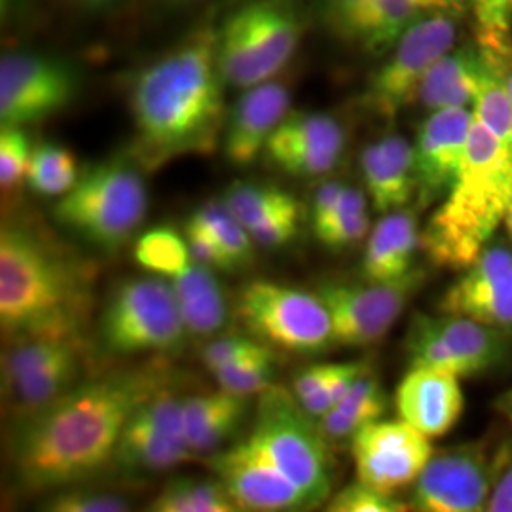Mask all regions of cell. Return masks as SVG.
Returning <instances> with one entry per match:
<instances>
[{
  "mask_svg": "<svg viewBox=\"0 0 512 512\" xmlns=\"http://www.w3.org/2000/svg\"><path fill=\"white\" fill-rule=\"evenodd\" d=\"M173 2H198V0H173Z\"/></svg>",
  "mask_w": 512,
  "mask_h": 512,
  "instance_id": "55",
  "label": "cell"
},
{
  "mask_svg": "<svg viewBox=\"0 0 512 512\" xmlns=\"http://www.w3.org/2000/svg\"><path fill=\"white\" fill-rule=\"evenodd\" d=\"M23 0H0V12L4 21H12L16 18V12L21 10Z\"/></svg>",
  "mask_w": 512,
  "mask_h": 512,
  "instance_id": "51",
  "label": "cell"
},
{
  "mask_svg": "<svg viewBox=\"0 0 512 512\" xmlns=\"http://www.w3.org/2000/svg\"><path fill=\"white\" fill-rule=\"evenodd\" d=\"M264 346V342L256 340L255 336L245 334H228L209 342L202 351V363L209 372H217L224 366L236 363L241 357L253 353ZM268 346V344H266Z\"/></svg>",
  "mask_w": 512,
  "mask_h": 512,
  "instance_id": "46",
  "label": "cell"
},
{
  "mask_svg": "<svg viewBox=\"0 0 512 512\" xmlns=\"http://www.w3.org/2000/svg\"><path fill=\"white\" fill-rule=\"evenodd\" d=\"M192 219L198 220L203 228L215 236L222 249L234 260L238 270L253 260L255 241L249 230L224 207V203H205L192 215Z\"/></svg>",
  "mask_w": 512,
  "mask_h": 512,
  "instance_id": "37",
  "label": "cell"
},
{
  "mask_svg": "<svg viewBox=\"0 0 512 512\" xmlns=\"http://www.w3.org/2000/svg\"><path fill=\"white\" fill-rule=\"evenodd\" d=\"M78 74L67 61L33 52L0 59V126L27 128L63 112L78 95Z\"/></svg>",
  "mask_w": 512,
  "mask_h": 512,
  "instance_id": "14",
  "label": "cell"
},
{
  "mask_svg": "<svg viewBox=\"0 0 512 512\" xmlns=\"http://www.w3.org/2000/svg\"><path fill=\"white\" fill-rule=\"evenodd\" d=\"M239 511L279 512L310 509L300 488L253 440H241L209 459Z\"/></svg>",
  "mask_w": 512,
  "mask_h": 512,
  "instance_id": "18",
  "label": "cell"
},
{
  "mask_svg": "<svg viewBox=\"0 0 512 512\" xmlns=\"http://www.w3.org/2000/svg\"><path fill=\"white\" fill-rule=\"evenodd\" d=\"M370 0H315L317 14L334 37L361 38L363 19Z\"/></svg>",
  "mask_w": 512,
  "mask_h": 512,
  "instance_id": "43",
  "label": "cell"
},
{
  "mask_svg": "<svg viewBox=\"0 0 512 512\" xmlns=\"http://www.w3.org/2000/svg\"><path fill=\"white\" fill-rule=\"evenodd\" d=\"M101 344L110 355L173 353L188 336L173 285L160 275L122 281L99 319Z\"/></svg>",
  "mask_w": 512,
  "mask_h": 512,
  "instance_id": "8",
  "label": "cell"
},
{
  "mask_svg": "<svg viewBox=\"0 0 512 512\" xmlns=\"http://www.w3.org/2000/svg\"><path fill=\"white\" fill-rule=\"evenodd\" d=\"M488 512H512V439L503 442L492 459V490Z\"/></svg>",
  "mask_w": 512,
  "mask_h": 512,
  "instance_id": "47",
  "label": "cell"
},
{
  "mask_svg": "<svg viewBox=\"0 0 512 512\" xmlns=\"http://www.w3.org/2000/svg\"><path fill=\"white\" fill-rule=\"evenodd\" d=\"M82 2H86V4H105V2H110V0H82Z\"/></svg>",
  "mask_w": 512,
  "mask_h": 512,
  "instance_id": "54",
  "label": "cell"
},
{
  "mask_svg": "<svg viewBox=\"0 0 512 512\" xmlns=\"http://www.w3.org/2000/svg\"><path fill=\"white\" fill-rule=\"evenodd\" d=\"M92 272L54 241L18 222L0 232V325L8 338L82 334Z\"/></svg>",
  "mask_w": 512,
  "mask_h": 512,
  "instance_id": "3",
  "label": "cell"
},
{
  "mask_svg": "<svg viewBox=\"0 0 512 512\" xmlns=\"http://www.w3.org/2000/svg\"><path fill=\"white\" fill-rule=\"evenodd\" d=\"M239 321L256 340L298 355L332 348L329 310L317 293L272 281H251L238 294Z\"/></svg>",
  "mask_w": 512,
  "mask_h": 512,
  "instance_id": "10",
  "label": "cell"
},
{
  "mask_svg": "<svg viewBox=\"0 0 512 512\" xmlns=\"http://www.w3.org/2000/svg\"><path fill=\"white\" fill-rule=\"evenodd\" d=\"M437 2L440 0H370L359 40H363L368 52H387L408 25Z\"/></svg>",
  "mask_w": 512,
  "mask_h": 512,
  "instance_id": "32",
  "label": "cell"
},
{
  "mask_svg": "<svg viewBox=\"0 0 512 512\" xmlns=\"http://www.w3.org/2000/svg\"><path fill=\"white\" fill-rule=\"evenodd\" d=\"M300 228V209L298 203L289 205L285 209H279L272 213L268 219L260 220L253 228H249V234L260 247H283L291 243Z\"/></svg>",
  "mask_w": 512,
  "mask_h": 512,
  "instance_id": "45",
  "label": "cell"
},
{
  "mask_svg": "<svg viewBox=\"0 0 512 512\" xmlns=\"http://www.w3.org/2000/svg\"><path fill=\"white\" fill-rule=\"evenodd\" d=\"M171 285L188 336L211 338L226 327L230 306L215 270L192 260Z\"/></svg>",
  "mask_w": 512,
  "mask_h": 512,
  "instance_id": "28",
  "label": "cell"
},
{
  "mask_svg": "<svg viewBox=\"0 0 512 512\" xmlns=\"http://www.w3.org/2000/svg\"><path fill=\"white\" fill-rule=\"evenodd\" d=\"M365 372L368 365L363 361L311 365L294 376L293 393L302 408L319 420L348 395Z\"/></svg>",
  "mask_w": 512,
  "mask_h": 512,
  "instance_id": "29",
  "label": "cell"
},
{
  "mask_svg": "<svg viewBox=\"0 0 512 512\" xmlns=\"http://www.w3.org/2000/svg\"><path fill=\"white\" fill-rule=\"evenodd\" d=\"M473 126V109L450 107L431 110L421 124L414 152L423 205L446 196L456 183L465 160L469 133Z\"/></svg>",
  "mask_w": 512,
  "mask_h": 512,
  "instance_id": "21",
  "label": "cell"
},
{
  "mask_svg": "<svg viewBox=\"0 0 512 512\" xmlns=\"http://www.w3.org/2000/svg\"><path fill=\"white\" fill-rule=\"evenodd\" d=\"M184 232H186L184 238H186L190 256H192L194 262L207 266L215 272H234V270H238V266L234 264L230 255L222 249L219 241L207 228H203L198 220L190 217L186 222Z\"/></svg>",
  "mask_w": 512,
  "mask_h": 512,
  "instance_id": "44",
  "label": "cell"
},
{
  "mask_svg": "<svg viewBox=\"0 0 512 512\" xmlns=\"http://www.w3.org/2000/svg\"><path fill=\"white\" fill-rule=\"evenodd\" d=\"M192 456L184 439V399L164 385L129 418L112 465L128 476L156 475Z\"/></svg>",
  "mask_w": 512,
  "mask_h": 512,
  "instance_id": "15",
  "label": "cell"
},
{
  "mask_svg": "<svg viewBox=\"0 0 512 512\" xmlns=\"http://www.w3.org/2000/svg\"><path fill=\"white\" fill-rule=\"evenodd\" d=\"M440 2H442V0H440Z\"/></svg>",
  "mask_w": 512,
  "mask_h": 512,
  "instance_id": "56",
  "label": "cell"
},
{
  "mask_svg": "<svg viewBox=\"0 0 512 512\" xmlns=\"http://www.w3.org/2000/svg\"><path fill=\"white\" fill-rule=\"evenodd\" d=\"M291 112V92L279 80L241 90L226 116L222 152L236 167L255 164L268 147L275 129Z\"/></svg>",
  "mask_w": 512,
  "mask_h": 512,
  "instance_id": "22",
  "label": "cell"
},
{
  "mask_svg": "<svg viewBox=\"0 0 512 512\" xmlns=\"http://www.w3.org/2000/svg\"><path fill=\"white\" fill-rule=\"evenodd\" d=\"M492 490V459L482 446H459L433 454L412 488V509L480 512Z\"/></svg>",
  "mask_w": 512,
  "mask_h": 512,
  "instance_id": "17",
  "label": "cell"
},
{
  "mask_svg": "<svg viewBox=\"0 0 512 512\" xmlns=\"http://www.w3.org/2000/svg\"><path fill=\"white\" fill-rule=\"evenodd\" d=\"M249 397L220 389L184 399V439L194 454L215 452L238 431Z\"/></svg>",
  "mask_w": 512,
  "mask_h": 512,
  "instance_id": "27",
  "label": "cell"
},
{
  "mask_svg": "<svg viewBox=\"0 0 512 512\" xmlns=\"http://www.w3.org/2000/svg\"><path fill=\"white\" fill-rule=\"evenodd\" d=\"M368 234H370V215L365 211V213H357V215L336 220L327 228L319 230L315 236L327 249L338 251V249H346L349 245H355Z\"/></svg>",
  "mask_w": 512,
  "mask_h": 512,
  "instance_id": "48",
  "label": "cell"
},
{
  "mask_svg": "<svg viewBox=\"0 0 512 512\" xmlns=\"http://www.w3.org/2000/svg\"><path fill=\"white\" fill-rule=\"evenodd\" d=\"M385 410L387 395L384 387L376 376L365 372L349 389L348 395L319 418V427L327 440L351 439L368 423L382 420Z\"/></svg>",
  "mask_w": 512,
  "mask_h": 512,
  "instance_id": "30",
  "label": "cell"
},
{
  "mask_svg": "<svg viewBox=\"0 0 512 512\" xmlns=\"http://www.w3.org/2000/svg\"><path fill=\"white\" fill-rule=\"evenodd\" d=\"M494 63L480 46H461L442 55L421 82L418 99L427 110L473 107L476 93Z\"/></svg>",
  "mask_w": 512,
  "mask_h": 512,
  "instance_id": "26",
  "label": "cell"
},
{
  "mask_svg": "<svg viewBox=\"0 0 512 512\" xmlns=\"http://www.w3.org/2000/svg\"><path fill=\"white\" fill-rule=\"evenodd\" d=\"M511 338V332L439 311V315H416L412 319L406 334V353L410 366H429L458 378H473L511 359Z\"/></svg>",
  "mask_w": 512,
  "mask_h": 512,
  "instance_id": "11",
  "label": "cell"
},
{
  "mask_svg": "<svg viewBox=\"0 0 512 512\" xmlns=\"http://www.w3.org/2000/svg\"><path fill=\"white\" fill-rule=\"evenodd\" d=\"M346 186L348 184L340 183V181H327V183H323L317 188V192L313 196V203H311L313 230L321 228L330 219V215L334 213Z\"/></svg>",
  "mask_w": 512,
  "mask_h": 512,
  "instance_id": "49",
  "label": "cell"
},
{
  "mask_svg": "<svg viewBox=\"0 0 512 512\" xmlns=\"http://www.w3.org/2000/svg\"><path fill=\"white\" fill-rule=\"evenodd\" d=\"M495 408H497V412H499L505 420L511 423L512 427V387L497 397Z\"/></svg>",
  "mask_w": 512,
  "mask_h": 512,
  "instance_id": "50",
  "label": "cell"
},
{
  "mask_svg": "<svg viewBox=\"0 0 512 512\" xmlns=\"http://www.w3.org/2000/svg\"><path fill=\"white\" fill-rule=\"evenodd\" d=\"M164 366L112 372L74 385L37 414L19 420L12 467L25 492H57L82 484L114 461L124 427L164 387Z\"/></svg>",
  "mask_w": 512,
  "mask_h": 512,
  "instance_id": "1",
  "label": "cell"
},
{
  "mask_svg": "<svg viewBox=\"0 0 512 512\" xmlns=\"http://www.w3.org/2000/svg\"><path fill=\"white\" fill-rule=\"evenodd\" d=\"M220 389L236 393L241 397H253L272 385L274 378V355L270 346L260 348L241 357L236 363L213 372Z\"/></svg>",
  "mask_w": 512,
  "mask_h": 512,
  "instance_id": "38",
  "label": "cell"
},
{
  "mask_svg": "<svg viewBox=\"0 0 512 512\" xmlns=\"http://www.w3.org/2000/svg\"><path fill=\"white\" fill-rule=\"evenodd\" d=\"M473 114L512 154V97L505 73L492 65L473 103Z\"/></svg>",
  "mask_w": 512,
  "mask_h": 512,
  "instance_id": "36",
  "label": "cell"
},
{
  "mask_svg": "<svg viewBox=\"0 0 512 512\" xmlns=\"http://www.w3.org/2000/svg\"><path fill=\"white\" fill-rule=\"evenodd\" d=\"M148 511L154 512H234L236 501L219 478H171L156 495Z\"/></svg>",
  "mask_w": 512,
  "mask_h": 512,
  "instance_id": "31",
  "label": "cell"
},
{
  "mask_svg": "<svg viewBox=\"0 0 512 512\" xmlns=\"http://www.w3.org/2000/svg\"><path fill=\"white\" fill-rule=\"evenodd\" d=\"M361 175L370 202L382 215L406 209L420 192L414 145L397 133L363 148Z\"/></svg>",
  "mask_w": 512,
  "mask_h": 512,
  "instance_id": "24",
  "label": "cell"
},
{
  "mask_svg": "<svg viewBox=\"0 0 512 512\" xmlns=\"http://www.w3.org/2000/svg\"><path fill=\"white\" fill-rule=\"evenodd\" d=\"M2 353V391L19 420L29 418L80 384L86 344L82 334L10 338Z\"/></svg>",
  "mask_w": 512,
  "mask_h": 512,
  "instance_id": "9",
  "label": "cell"
},
{
  "mask_svg": "<svg viewBox=\"0 0 512 512\" xmlns=\"http://www.w3.org/2000/svg\"><path fill=\"white\" fill-rule=\"evenodd\" d=\"M33 147L25 128L0 126V186L14 190L27 179Z\"/></svg>",
  "mask_w": 512,
  "mask_h": 512,
  "instance_id": "40",
  "label": "cell"
},
{
  "mask_svg": "<svg viewBox=\"0 0 512 512\" xmlns=\"http://www.w3.org/2000/svg\"><path fill=\"white\" fill-rule=\"evenodd\" d=\"M357 480L393 495L414 484L435 450L408 421L376 420L351 437Z\"/></svg>",
  "mask_w": 512,
  "mask_h": 512,
  "instance_id": "16",
  "label": "cell"
},
{
  "mask_svg": "<svg viewBox=\"0 0 512 512\" xmlns=\"http://www.w3.org/2000/svg\"><path fill=\"white\" fill-rule=\"evenodd\" d=\"M505 230H507V234H509V238L512 239V205L511 209H509V213H507V219H505Z\"/></svg>",
  "mask_w": 512,
  "mask_h": 512,
  "instance_id": "52",
  "label": "cell"
},
{
  "mask_svg": "<svg viewBox=\"0 0 512 512\" xmlns=\"http://www.w3.org/2000/svg\"><path fill=\"white\" fill-rule=\"evenodd\" d=\"M78 177V162L69 148L57 143H40L33 147L25 181L35 194L59 198L73 188Z\"/></svg>",
  "mask_w": 512,
  "mask_h": 512,
  "instance_id": "33",
  "label": "cell"
},
{
  "mask_svg": "<svg viewBox=\"0 0 512 512\" xmlns=\"http://www.w3.org/2000/svg\"><path fill=\"white\" fill-rule=\"evenodd\" d=\"M480 23V48L501 61H512V0H475Z\"/></svg>",
  "mask_w": 512,
  "mask_h": 512,
  "instance_id": "39",
  "label": "cell"
},
{
  "mask_svg": "<svg viewBox=\"0 0 512 512\" xmlns=\"http://www.w3.org/2000/svg\"><path fill=\"white\" fill-rule=\"evenodd\" d=\"M327 509L330 512H403L410 507L393 495L374 490L357 480L332 495L327 501Z\"/></svg>",
  "mask_w": 512,
  "mask_h": 512,
  "instance_id": "41",
  "label": "cell"
},
{
  "mask_svg": "<svg viewBox=\"0 0 512 512\" xmlns=\"http://www.w3.org/2000/svg\"><path fill=\"white\" fill-rule=\"evenodd\" d=\"M296 0H249L217 31V59L226 86L247 90L274 80L304 37Z\"/></svg>",
  "mask_w": 512,
  "mask_h": 512,
  "instance_id": "6",
  "label": "cell"
},
{
  "mask_svg": "<svg viewBox=\"0 0 512 512\" xmlns=\"http://www.w3.org/2000/svg\"><path fill=\"white\" fill-rule=\"evenodd\" d=\"M348 135L342 122L327 112L298 110L275 129L264 156L289 177L317 179L332 173L344 152Z\"/></svg>",
  "mask_w": 512,
  "mask_h": 512,
  "instance_id": "19",
  "label": "cell"
},
{
  "mask_svg": "<svg viewBox=\"0 0 512 512\" xmlns=\"http://www.w3.org/2000/svg\"><path fill=\"white\" fill-rule=\"evenodd\" d=\"M440 313L463 315L512 334V251L490 245L439 300Z\"/></svg>",
  "mask_w": 512,
  "mask_h": 512,
  "instance_id": "20",
  "label": "cell"
},
{
  "mask_svg": "<svg viewBox=\"0 0 512 512\" xmlns=\"http://www.w3.org/2000/svg\"><path fill=\"white\" fill-rule=\"evenodd\" d=\"M52 512H126L131 509L128 499L120 495L92 492V490H74L63 488L52 495L44 507Z\"/></svg>",
  "mask_w": 512,
  "mask_h": 512,
  "instance_id": "42",
  "label": "cell"
},
{
  "mask_svg": "<svg viewBox=\"0 0 512 512\" xmlns=\"http://www.w3.org/2000/svg\"><path fill=\"white\" fill-rule=\"evenodd\" d=\"M423 279L425 274L416 268L395 281L323 283L317 294L329 310L334 342L346 348H365L380 342L403 315Z\"/></svg>",
  "mask_w": 512,
  "mask_h": 512,
  "instance_id": "13",
  "label": "cell"
},
{
  "mask_svg": "<svg viewBox=\"0 0 512 512\" xmlns=\"http://www.w3.org/2000/svg\"><path fill=\"white\" fill-rule=\"evenodd\" d=\"M133 258L150 274L171 279L183 274L192 262L186 238H181L175 230L165 226L152 228L139 236L133 247Z\"/></svg>",
  "mask_w": 512,
  "mask_h": 512,
  "instance_id": "34",
  "label": "cell"
},
{
  "mask_svg": "<svg viewBox=\"0 0 512 512\" xmlns=\"http://www.w3.org/2000/svg\"><path fill=\"white\" fill-rule=\"evenodd\" d=\"M139 167L124 158L88 167L55 202L54 219L99 251L118 253L147 217V184Z\"/></svg>",
  "mask_w": 512,
  "mask_h": 512,
  "instance_id": "5",
  "label": "cell"
},
{
  "mask_svg": "<svg viewBox=\"0 0 512 512\" xmlns=\"http://www.w3.org/2000/svg\"><path fill=\"white\" fill-rule=\"evenodd\" d=\"M505 80H507V88H509L512 97V67L509 69V73L505 74Z\"/></svg>",
  "mask_w": 512,
  "mask_h": 512,
  "instance_id": "53",
  "label": "cell"
},
{
  "mask_svg": "<svg viewBox=\"0 0 512 512\" xmlns=\"http://www.w3.org/2000/svg\"><path fill=\"white\" fill-rule=\"evenodd\" d=\"M293 391L270 385L258 393L249 439L293 480L310 509L327 503L332 494V463L327 437L313 423Z\"/></svg>",
  "mask_w": 512,
  "mask_h": 512,
  "instance_id": "7",
  "label": "cell"
},
{
  "mask_svg": "<svg viewBox=\"0 0 512 512\" xmlns=\"http://www.w3.org/2000/svg\"><path fill=\"white\" fill-rule=\"evenodd\" d=\"M458 376L429 366H410L395 391L399 418L429 439L452 431L465 406Z\"/></svg>",
  "mask_w": 512,
  "mask_h": 512,
  "instance_id": "23",
  "label": "cell"
},
{
  "mask_svg": "<svg viewBox=\"0 0 512 512\" xmlns=\"http://www.w3.org/2000/svg\"><path fill=\"white\" fill-rule=\"evenodd\" d=\"M421 230L412 209L385 213L366 239L363 255L365 281H395L416 270Z\"/></svg>",
  "mask_w": 512,
  "mask_h": 512,
  "instance_id": "25",
  "label": "cell"
},
{
  "mask_svg": "<svg viewBox=\"0 0 512 512\" xmlns=\"http://www.w3.org/2000/svg\"><path fill=\"white\" fill-rule=\"evenodd\" d=\"M220 202L249 230L260 220L268 219L272 213L294 205L296 200L289 192L274 184L238 181L232 183L222 194Z\"/></svg>",
  "mask_w": 512,
  "mask_h": 512,
  "instance_id": "35",
  "label": "cell"
},
{
  "mask_svg": "<svg viewBox=\"0 0 512 512\" xmlns=\"http://www.w3.org/2000/svg\"><path fill=\"white\" fill-rule=\"evenodd\" d=\"M217 59V31L203 25L137 71L129 86L133 160L158 169L222 145L228 112Z\"/></svg>",
  "mask_w": 512,
  "mask_h": 512,
  "instance_id": "2",
  "label": "cell"
},
{
  "mask_svg": "<svg viewBox=\"0 0 512 512\" xmlns=\"http://www.w3.org/2000/svg\"><path fill=\"white\" fill-rule=\"evenodd\" d=\"M512 205V154L473 114L465 160L446 200L421 232L433 264L465 270L505 224Z\"/></svg>",
  "mask_w": 512,
  "mask_h": 512,
  "instance_id": "4",
  "label": "cell"
},
{
  "mask_svg": "<svg viewBox=\"0 0 512 512\" xmlns=\"http://www.w3.org/2000/svg\"><path fill=\"white\" fill-rule=\"evenodd\" d=\"M458 37V21L448 12H431L414 19L366 90V107L391 118L418 99L429 69L448 54Z\"/></svg>",
  "mask_w": 512,
  "mask_h": 512,
  "instance_id": "12",
  "label": "cell"
}]
</instances>
